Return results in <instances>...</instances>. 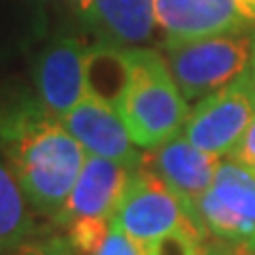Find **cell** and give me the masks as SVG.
I'll list each match as a JSON object with an SVG mask.
<instances>
[{"instance_id":"18","label":"cell","mask_w":255,"mask_h":255,"mask_svg":"<svg viewBox=\"0 0 255 255\" xmlns=\"http://www.w3.org/2000/svg\"><path fill=\"white\" fill-rule=\"evenodd\" d=\"M230 155H232L234 162L245 164V166H249V168H255V117L251 119V124L245 130L241 142L234 147V151Z\"/></svg>"},{"instance_id":"19","label":"cell","mask_w":255,"mask_h":255,"mask_svg":"<svg viewBox=\"0 0 255 255\" xmlns=\"http://www.w3.org/2000/svg\"><path fill=\"white\" fill-rule=\"evenodd\" d=\"M66 2H68L70 6H73V9H75L77 13H81V15H85V17H90L94 0H66Z\"/></svg>"},{"instance_id":"21","label":"cell","mask_w":255,"mask_h":255,"mask_svg":"<svg viewBox=\"0 0 255 255\" xmlns=\"http://www.w3.org/2000/svg\"><path fill=\"white\" fill-rule=\"evenodd\" d=\"M204 255H238V249H226V247H219V245H206V251Z\"/></svg>"},{"instance_id":"11","label":"cell","mask_w":255,"mask_h":255,"mask_svg":"<svg viewBox=\"0 0 255 255\" xmlns=\"http://www.w3.org/2000/svg\"><path fill=\"white\" fill-rule=\"evenodd\" d=\"M134 168L87 153L66 204L55 217L62 226L77 219H111Z\"/></svg>"},{"instance_id":"23","label":"cell","mask_w":255,"mask_h":255,"mask_svg":"<svg viewBox=\"0 0 255 255\" xmlns=\"http://www.w3.org/2000/svg\"><path fill=\"white\" fill-rule=\"evenodd\" d=\"M249 75L255 83V32H253V51H251V64H249Z\"/></svg>"},{"instance_id":"22","label":"cell","mask_w":255,"mask_h":255,"mask_svg":"<svg viewBox=\"0 0 255 255\" xmlns=\"http://www.w3.org/2000/svg\"><path fill=\"white\" fill-rule=\"evenodd\" d=\"M238 255H255V234L245 243H238Z\"/></svg>"},{"instance_id":"7","label":"cell","mask_w":255,"mask_h":255,"mask_svg":"<svg viewBox=\"0 0 255 255\" xmlns=\"http://www.w3.org/2000/svg\"><path fill=\"white\" fill-rule=\"evenodd\" d=\"M219 164L221 162L217 155L204 153L202 149L191 145L183 132L155 147L147 159V168L153 170L181 198V202L196 221H200L198 200L211 187Z\"/></svg>"},{"instance_id":"17","label":"cell","mask_w":255,"mask_h":255,"mask_svg":"<svg viewBox=\"0 0 255 255\" xmlns=\"http://www.w3.org/2000/svg\"><path fill=\"white\" fill-rule=\"evenodd\" d=\"M9 255H75L66 238H41V241H28L17 245L9 251Z\"/></svg>"},{"instance_id":"10","label":"cell","mask_w":255,"mask_h":255,"mask_svg":"<svg viewBox=\"0 0 255 255\" xmlns=\"http://www.w3.org/2000/svg\"><path fill=\"white\" fill-rule=\"evenodd\" d=\"M87 49L79 38H58L38 58L36 92L38 100L55 117H64L87 96L85 58Z\"/></svg>"},{"instance_id":"6","label":"cell","mask_w":255,"mask_h":255,"mask_svg":"<svg viewBox=\"0 0 255 255\" xmlns=\"http://www.w3.org/2000/svg\"><path fill=\"white\" fill-rule=\"evenodd\" d=\"M204 228L221 241L245 243L255 234V168L221 162L211 187L198 200Z\"/></svg>"},{"instance_id":"20","label":"cell","mask_w":255,"mask_h":255,"mask_svg":"<svg viewBox=\"0 0 255 255\" xmlns=\"http://www.w3.org/2000/svg\"><path fill=\"white\" fill-rule=\"evenodd\" d=\"M238 4H241L245 17L249 21H255V0H238Z\"/></svg>"},{"instance_id":"15","label":"cell","mask_w":255,"mask_h":255,"mask_svg":"<svg viewBox=\"0 0 255 255\" xmlns=\"http://www.w3.org/2000/svg\"><path fill=\"white\" fill-rule=\"evenodd\" d=\"M206 230L200 228H179L151 241L145 247V255H204Z\"/></svg>"},{"instance_id":"3","label":"cell","mask_w":255,"mask_h":255,"mask_svg":"<svg viewBox=\"0 0 255 255\" xmlns=\"http://www.w3.org/2000/svg\"><path fill=\"white\" fill-rule=\"evenodd\" d=\"M253 34H228L200 38L168 47L170 73L185 100L204 98L236 81L249 70Z\"/></svg>"},{"instance_id":"5","label":"cell","mask_w":255,"mask_h":255,"mask_svg":"<svg viewBox=\"0 0 255 255\" xmlns=\"http://www.w3.org/2000/svg\"><path fill=\"white\" fill-rule=\"evenodd\" d=\"M113 219L128 236L147 245L179 228H200L181 198L149 168H134Z\"/></svg>"},{"instance_id":"14","label":"cell","mask_w":255,"mask_h":255,"mask_svg":"<svg viewBox=\"0 0 255 255\" xmlns=\"http://www.w3.org/2000/svg\"><path fill=\"white\" fill-rule=\"evenodd\" d=\"M34 232L28 200L0 155V253L26 243Z\"/></svg>"},{"instance_id":"2","label":"cell","mask_w":255,"mask_h":255,"mask_svg":"<svg viewBox=\"0 0 255 255\" xmlns=\"http://www.w3.org/2000/svg\"><path fill=\"white\" fill-rule=\"evenodd\" d=\"M117 113L136 147L155 149L183 132L187 100L157 51L130 49V79Z\"/></svg>"},{"instance_id":"1","label":"cell","mask_w":255,"mask_h":255,"mask_svg":"<svg viewBox=\"0 0 255 255\" xmlns=\"http://www.w3.org/2000/svg\"><path fill=\"white\" fill-rule=\"evenodd\" d=\"M0 155L28 204L55 219L79 179L87 151L41 100L0 109Z\"/></svg>"},{"instance_id":"12","label":"cell","mask_w":255,"mask_h":255,"mask_svg":"<svg viewBox=\"0 0 255 255\" xmlns=\"http://www.w3.org/2000/svg\"><path fill=\"white\" fill-rule=\"evenodd\" d=\"M90 17L124 43H145L153 36L155 0H94Z\"/></svg>"},{"instance_id":"4","label":"cell","mask_w":255,"mask_h":255,"mask_svg":"<svg viewBox=\"0 0 255 255\" xmlns=\"http://www.w3.org/2000/svg\"><path fill=\"white\" fill-rule=\"evenodd\" d=\"M255 117V83L247 70L230 85L213 92L189 111L183 134L211 155H230Z\"/></svg>"},{"instance_id":"9","label":"cell","mask_w":255,"mask_h":255,"mask_svg":"<svg viewBox=\"0 0 255 255\" xmlns=\"http://www.w3.org/2000/svg\"><path fill=\"white\" fill-rule=\"evenodd\" d=\"M66 130L81 142L90 155L113 159L130 168H138L142 157L126 130L117 109L87 94L75 109L60 117Z\"/></svg>"},{"instance_id":"24","label":"cell","mask_w":255,"mask_h":255,"mask_svg":"<svg viewBox=\"0 0 255 255\" xmlns=\"http://www.w3.org/2000/svg\"><path fill=\"white\" fill-rule=\"evenodd\" d=\"M36 2H47V0H36Z\"/></svg>"},{"instance_id":"16","label":"cell","mask_w":255,"mask_h":255,"mask_svg":"<svg viewBox=\"0 0 255 255\" xmlns=\"http://www.w3.org/2000/svg\"><path fill=\"white\" fill-rule=\"evenodd\" d=\"M92 255H145V247L128 236L117 223L111 219L109 232Z\"/></svg>"},{"instance_id":"8","label":"cell","mask_w":255,"mask_h":255,"mask_svg":"<svg viewBox=\"0 0 255 255\" xmlns=\"http://www.w3.org/2000/svg\"><path fill=\"white\" fill-rule=\"evenodd\" d=\"M155 21L172 47L238 32L249 19L238 0H155Z\"/></svg>"},{"instance_id":"13","label":"cell","mask_w":255,"mask_h":255,"mask_svg":"<svg viewBox=\"0 0 255 255\" xmlns=\"http://www.w3.org/2000/svg\"><path fill=\"white\" fill-rule=\"evenodd\" d=\"M130 79V49L98 45L87 49L85 83L87 94L117 109Z\"/></svg>"}]
</instances>
